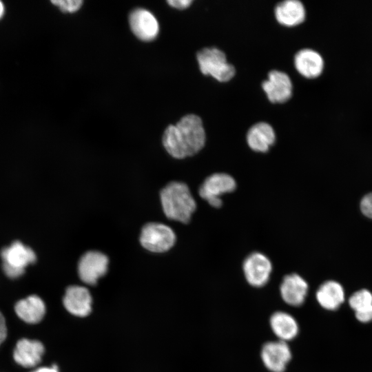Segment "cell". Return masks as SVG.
Segmentation results:
<instances>
[{
    "instance_id": "6da1fadb",
    "label": "cell",
    "mask_w": 372,
    "mask_h": 372,
    "mask_svg": "<svg viewBox=\"0 0 372 372\" xmlns=\"http://www.w3.org/2000/svg\"><path fill=\"white\" fill-rule=\"evenodd\" d=\"M205 138L201 118L195 114H187L176 125L166 128L163 145L172 157L184 158L197 154L204 147Z\"/></svg>"
},
{
    "instance_id": "7a4b0ae2",
    "label": "cell",
    "mask_w": 372,
    "mask_h": 372,
    "mask_svg": "<svg viewBox=\"0 0 372 372\" xmlns=\"http://www.w3.org/2000/svg\"><path fill=\"white\" fill-rule=\"evenodd\" d=\"M160 197L163 210L169 219L183 223L189 222L196 203L185 183L170 182L161 189Z\"/></svg>"
},
{
    "instance_id": "3957f363",
    "label": "cell",
    "mask_w": 372,
    "mask_h": 372,
    "mask_svg": "<svg viewBox=\"0 0 372 372\" xmlns=\"http://www.w3.org/2000/svg\"><path fill=\"white\" fill-rule=\"evenodd\" d=\"M1 258L3 271L6 276L11 279L22 276L25 268L37 260L34 250L18 240L3 248Z\"/></svg>"
},
{
    "instance_id": "277c9868",
    "label": "cell",
    "mask_w": 372,
    "mask_h": 372,
    "mask_svg": "<svg viewBox=\"0 0 372 372\" xmlns=\"http://www.w3.org/2000/svg\"><path fill=\"white\" fill-rule=\"evenodd\" d=\"M196 57L200 72L219 82H227L236 74L235 68L227 62L225 54L216 48H205Z\"/></svg>"
},
{
    "instance_id": "5b68a950",
    "label": "cell",
    "mask_w": 372,
    "mask_h": 372,
    "mask_svg": "<svg viewBox=\"0 0 372 372\" xmlns=\"http://www.w3.org/2000/svg\"><path fill=\"white\" fill-rule=\"evenodd\" d=\"M139 240L145 249L154 253H163L174 246L176 235L166 225L149 223L143 227Z\"/></svg>"
},
{
    "instance_id": "8992f818",
    "label": "cell",
    "mask_w": 372,
    "mask_h": 372,
    "mask_svg": "<svg viewBox=\"0 0 372 372\" xmlns=\"http://www.w3.org/2000/svg\"><path fill=\"white\" fill-rule=\"evenodd\" d=\"M236 188L234 178L226 173H215L209 176L200 185V196L213 207L222 206V196L234 192Z\"/></svg>"
},
{
    "instance_id": "52a82bcc",
    "label": "cell",
    "mask_w": 372,
    "mask_h": 372,
    "mask_svg": "<svg viewBox=\"0 0 372 372\" xmlns=\"http://www.w3.org/2000/svg\"><path fill=\"white\" fill-rule=\"evenodd\" d=\"M242 270L247 282L255 287L265 285L271 276L272 265L263 254L253 252L243 261Z\"/></svg>"
},
{
    "instance_id": "ba28073f",
    "label": "cell",
    "mask_w": 372,
    "mask_h": 372,
    "mask_svg": "<svg viewBox=\"0 0 372 372\" xmlns=\"http://www.w3.org/2000/svg\"><path fill=\"white\" fill-rule=\"evenodd\" d=\"M108 263L107 256L102 252H85L78 263V273L81 280L87 285H95L106 273Z\"/></svg>"
},
{
    "instance_id": "9c48e42d",
    "label": "cell",
    "mask_w": 372,
    "mask_h": 372,
    "mask_svg": "<svg viewBox=\"0 0 372 372\" xmlns=\"http://www.w3.org/2000/svg\"><path fill=\"white\" fill-rule=\"evenodd\" d=\"M260 357L264 366L271 372H284L292 353L287 342L278 340L265 343Z\"/></svg>"
},
{
    "instance_id": "30bf717a",
    "label": "cell",
    "mask_w": 372,
    "mask_h": 372,
    "mask_svg": "<svg viewBox=\"0 0 372 372\" xmlns=\"http://www.w3.org/2000/svg\"><path fill=\"white\" fill-rule=\"evenodd\" d=\"M262 87L269 101L273 103H285L292 96V82L289 76L281 71L269 72L267 79L262 83Z\"/></svg>"
},
{
    "instance_id": "8fae6325",
    "label": "cell",
    "mask_w": 372,
    "mask_h": 372,
    "mask_svg": "<svg viewBox=\"0 0 372 372\" xmlns=\"http://www.w3.org/2000/svg\"><path fill=\"white\" fill-rule=\"evenodd\" d=\"M129 23L132 32L145 41L154 39L159 32V25L154 14L147 10L136 8L131 12Z\"/></svg>"
},
{
    "instance_id": "7c38bea8",
    "label": "cell",
    "mask_w": 372,
    "mask_h": 372,
    "mask_svg": "<svg viewBox=\"0 0 372 372\" xmlns=\"http://www.w3.org/2000/svg\"><path fill=\"white\" fill-rule=\"evenodd\" d=\"M308 290V283L297 273L286 275L280 286L282 299L286 304L293 307H299L303 304Z\"/></svg>"
},
{
    "instance_id": "4fadbf2b",
    "label": "cell",
    "mask_w": 372,
    "mask_h": 372,
    "mask_svg": "<svg viewBox=\"0 0 372 372\" xmlns=\"http://www.w3.org/2000/svg\"><path fill=\"white\" fill-rule=\"evenodd\" d=\"M63 303L66 310L76 316H86L92 309V297L90 291L81 286L68 287L63 296Z\"/></svg>"
},
{
    "instance_id": "5bb4252c",
    "label": "cell",
    "mask_w": 372,
    "mask_h": 372,
    "mask_svg": "<svg viewBox=\"0 0 372 372\" xmlns=\"http://www.w3.org/2000/svg\"><path fill=\"white\" fill-rule=\"evenodd\" d=\"M44 352V346L40 341L22 338L16 344L13 358L18 364L31 368L40 363Z\"/></svg>"
},
{
    "instance_id": "9a60e30c",
    "label": "cell",
    "mask_w": 372,
    "mask_h": 372,
    "mask_svg": "<svg viewBox=\"0 0 372 372\" xmlns=\"http://www.w3.org/2000/svg\"><path fill=\"white\" fill-rule=\"evenodd\" d=\"M294 65L297 71L304 77H318L324 68V61L321 55L311 49H302L294 56Z\"/></svg>"
},
{
    "instance_id": "2e32d148",
    "label": "cell",
    "mask_w": 372,
    "mask_h": 372,
    "mask_svg": "<svg viewBox=\"0 0 372 372\" xmlns=\"http://www.w3.org/2000/svg\"><path fill=\"white\" fill-rule=\"evenodd\" d=\"M249 147L257 152H267L276 141L273 127L267 123L259 122L252 125L247 134Z\"/></svg>"
},
{
    "instance_id": "e0dca14e",
    "label": "cell",
    "mask_w": 372,
    "mask_h": 372,
    "mask_svg": "<svg viewBox=\"0 0 372 372\" xmlns=\"http://www.w3.org/2000/svg\"><path fill=\"white\" fill-rule=\"evenodd\" d=\"M270 327L279 340L287 342L294 339L299 333V325L290 313L278 311L269 318Z\"/></svg>"
},
{
    "instance_id": "ac0fdd59",
    "label": "cell",
    "mask_w": 372,
    "mask_h": 372,
    "mask_svg": "<svg viewBox=\"0 0 372 372\" xmlns=\"http://www.w3.org/2000/svg\"><path fill=\"white\" fill-rule=\"evenodd\" d=\"M44 301L37 295H30L19 300L14 306L17 316L29 324H37L41 322L45 314Z\"/></svg>"
},
{
    "instance_id": "d6986e66",
    "label": "cell",
    "mask_w": 372,
    "mask_h": 372,
    "mask_svg": "<svg viewBox=\"0 0 372 372\" xmlns=\"http://www.w3.org/2000/svg\"><path fill=\"white\" fill-rule=\"evenodd\" d=\"M275 17L280 24L287 27H293L304 21L305 9L300 1L286 0L276 5Z\"/></svg>"
},
{
    "instance_id": "ffe728a7",
    "label": "cell",
    "mask_w": 372,
    "mask_h": 372,
    "mask_svg": "<svg viewBox=\"0 0 372 372\" xmlns=\"http://www.w3.org/2000/svg\"><path fill=\"white\" fill-rule=\"evenodd\" d=\"M319 304L327 310H336L344 300V292L342 285L333 280L323 282L316 293Z\"/></svg>"
},
{
    "instance_id": "44dd1931",
    "label": "cell",
    "mask_w": 372,
    "mask_h": 372,
    "mask_svg": "<svg viewBox=\"0 0 372 372\" xmlns=\"http://www.w3.org/2000/svg\"><path fill=\"white\" fill-rule=\"evenodd\" d=\"M351 309L355 311L372 305V293L366 289H361L355 292L349 300Z\"/></svg>"
},
{
    "instance_id": "7402d4cb",
    "label": "cell",
    "mask_w": 372,
    "mask_h": 372,
    "mask_svg": "<svg viewBox=\"0 0 372 372\" xmlns=\"http://www.w3.org/2000/svg\"><path fill=\"white\" fill-rule=\"evenodd\" d=\"M51 2L61 11L70 13L79 10L83 3L81 0H53Z\"/></svg>"
},
{
    "instance_id": "603a6c76",
    "label": "cell",
    "mask_w": 372,
    "mask_h": 372,
    "mask_svg": "<svg viewBox=\"0 0 372 372\" xmlns=\"http://www.w3.org/2000/svg\"><path fill=\"white\" fill-rule=\"evenodd\" d=\"M360 209L364 216L372 218V192L363 197L360 203Z\"/></svg>"
},
{
    "instance_id": "cb8c5ba5",
    "label": "cell",
    "mask_w": 372,
    "mask_h": 372,
    "mask_svg": "<svg viewBox=\"0 0 372 372\" xmlns=\"http://www.w3.org/2000/svg\"><path fill=\"white\" fill-rule=\"evenodd\" d=\"M355 312L356 318L362 322H368L372 320V305Z\"/></svg>"
},
{
    "instance_id": "d4e9b609",
    "label": "cell",
    "mask_w": 372,
    "mask_h": 372,
    "mask_svg": "<svg viewBox=\"0 0 372 372\" xmlns=\"http://www.w3.org/2000/svg\"><path fill=\"white\" fill-rule=\"evenodd\" d=\"M167 3L172 7L183 10L190 6L192 3V0H169Z\"/></svg>"
},
{
    "instance_id": "484cf974",
    "label": "cell",
    "mask_w": 372,
    "mask_h": 372,
    "mask_svg": "<svg viewBox=\"0 0 372 372\" xmlns=\"http://www.w3.org/2000/svg\"><path fill=\"white\" fill-rule=\"evenodd\" d=\"M7 336V327L6 324V320L0 312V346L6 340Z\"/></svg>"
},
{
    "instance_id": "4316f807",
    "label": "cell",
    "mask_w": 372,
    "mask_h": 372,
    "mask_svg": "<svg viewBox=\"0 0 372 372\" xmlns=\"http://www.w3.org/2000/svg\"><path fill=\"white\" fill-rule=\"evenodd\" d=\"M32 372H59V370L56 365H53L51 367H47V366L40 367Z\"/></svg>"
},
{
    "instance_id": "83f0119b",
    "label": "cell",
    "mask_w": 372,
    "mask_h": 372,
    "mask_svg": "<svg viewBox=\"0 0 372 372\" xmlns=\"http://www.w3.org/2000/svg\"><path fill=\"white\" fill-rule=\"evenodd\" d=\"M5 10L6 9H5V6L3 3L1 1H0V20L4 16Z\"/></svg>"
}]
</instances>
